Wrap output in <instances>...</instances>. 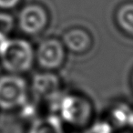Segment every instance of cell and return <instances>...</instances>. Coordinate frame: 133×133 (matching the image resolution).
I'll return each instance as SVG.
<instances>
[{
  "instance_id": "cell-1",
  "label": "cell",
  "mask_w": 133,
  "mask_h": 133,
  "mask_svg": "<svg viewBox=\"0 0 133 133\" xmlns=\"http://www.w3.org/2000/svg\"><path fill=\"white\" fill-rule=\"evenodd\" d=\"M50 112L60 119L68 130L85 131L95 120L91 101L78 94H61Z\"/></svg>"
},
{
  "instance_id": "cell-2",
  "label": "cell",
  "mask_w": 133,
  "mask_h": 133,
  "mask_svg": "<svg viewBox=\"0 0 133 133\" xmlns=\"http://www.w3.org/2000/svg\"><path fill=\"white\" fill-rule=\"evenodd\" d=\"M35 61V50L26 39H9L0 46V62L8 73L20 75L28 72Z\"/></svg>"
},
{
  "instance_id": "cell-3",
  "label": "cell",
  "mask_w": 133,
  "mask_h": 133,
  "mask_svg": "<svg viewBox=\"0 0 133 133\" xmlns=\"http://www.w3.org/2000/svg\"><path fill=\"white\" fill-rule=\"evenodd\" d=\"M29 101V88L23 77L8 73L0 77V111H20Z\"/></svg>"
},
{
  "instance_id": "cell-4",
  "label": "cell",
  "mask_w": 133,
  "mask_h": 133,
  "mask_svg": "<svg viewBox=\"0 0 133 133\" xmlns=\"http://www.w3.org/2000/svg\"><path fill=\"white\" fill-rule=\"evenodd\" d=\"M37 64L46 70H54L62 66L65 60V46L56 38H48L39 44L35 51Z\"/></svg>"
},
{
  "instance_id": "cell-5",
  "label": "cell",
  "mask_w": 133,
  "mask_h": 133,
  "mask_svg": "<svg viewBox=\"0 0 133 133\" xmlns=\"http://www.w3.org/2000/svg\"><path fill=\"white\" fill-rule=\"evenodd\" d=\"M19 29L26 35L40 34L48 23V16L44 8L38 5H28L22 8L18 15Z\"/></svg>"
},
{
  "instance_id": "cell-6",
  "label": "cell",
  "mask_w": 133,
  "mask_h": 133,
  "mask_svg": "<svg viewBox=\"0 0 133 133\" xmlns=\"http://www.w3.org/2000/svg\"><path fill=\"white\" fill-rule=\"evenodd\" d=\"M32 89L38 98L49 102L51 108L61 95L58 78L54 75H39L35 77Z\"/></svg>"
},
{
  "instance_id": "cell-7",
  "label": "cell",
  "mask_w": 133,
  "mask_h": 133,
  "mask_svg": "<svg viewBox=\"0 0 133 133\" xmlns=\"http://www.w3.org/2000/svg\"><path fill=\"white\" fill-rule=\"evenodd\" d=\"M25 133H68V129L54 113L50 112L28 121Z\"/></svg>"
},
{
  "instance_id": "cell-8",
  "label": "cell",
  "mask_w": 133,
  "mask_h": 133,
  "mask_svg": "<svg viewBox=\"0 0 133 133\" xmlns=\"http://www.w3.org/2000/svg\"><path fill=\"white\" fill-rule=\"evenodd\" d=\"M132 118L133 108L126 103H117L113 105L104 117L118 133L123 130H129Z\"/></svg>"
},
{
  "instance_id": "cell-9",
  "label": "cell",
  "mask_w": 133,
  "mask_h": 133,
  "mask_svg": "<svg viewBox=\"0 0 133 133\" xmlns=\"http://www.w3.org/2000/svg\"><path fill=\"white\" fill-rule=\"evenodd\" d=\"M62 43L65 48L74 53H84L91 46V37L86 30L73 28L63 36Z\"/></svg>"
},
{
  "instance_id": "cell-10",
  "label": "cell",
  "mask_w": 133,
  "mask_h": 133,
  "mask_svg": "<svg viewBox=\"0 0 133 133\" xmlns=\"http://www.w3.org/2000/svg\"><path fill=\"white\" fill-rule=\"evenodd\" d=\"M116 19L122 31L133 37V3L120 6L117 11Z\"/></svg>"
},
{
  "instance_id": "cell-11",
  "label": "cell",
  "mask_w": 133,
  "mask_h": 133,
  "mask_svg": "<svg viewBox=\"0 0 133 133\" xmlns=\"http://www.w3.org/2000/svg\"><path fill=\"white\" fill-rule=\"evenodd\" d=\"M21 0H0L1 9H12L20 3Z\"/></svg>"
},
{
  "instance_id": "cell-12",
  "label": "cell",
  "mask_w": 133,
  "mask_h": 133,
  "mask_svg": "<svg viewBox=\"0 0 133 133\" xmlns=\"http://www.w3.org/2000/svg\"><path fill=\"white\" fill-rule=\"evenodd\" d=\"M129 131L130 133H133V118H132V120H131V124L129 126Z\"/></svg>"
},
{
  "instance_id": "cell-13",
  "label": "cell",
  "mask_w": 133,
  "mask_h": 133,
  "mask_svg": "<svg viewBox=\"0 0 133 133\" xmlns=\"http://www.w3.org/2000/svg\"><path fill=\"white\" fill-rule=\"evenodd\" d=\"M132 88H133V78H132Z\"/></svg>"
},
{
  "instance_id": "cell-14",
  "label": "cell",
  "mask_w": 133,
  "mask_h": 133,
  "mask_svg": "<svg viewBox=\"0 0 133 133\" xmlns=\"http://www.w3.org/2000/svg\"><path fill=\"white\" fill-rule=\"evenodd\" d=\"M83 132H84V131H83Z\"/></svg>"
}]
</instances>
